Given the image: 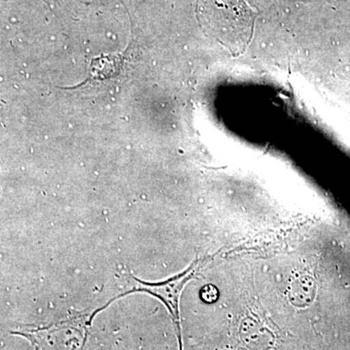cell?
<instances>
[{
    "mask_svg": "<svg viewBox=\"0 0 350 350\" xmlns=\"http://www.w3.org/2000/svg\"><path fill=\"white\" fill-rule=\"evenodd\" d=\"M119 61L116 57H100L92 63L91 73L94 77H108L116 72Z\"/></svg>",
    "mask_w": 350,
    "mask_h": 350,
    "instance_id": "cell-1",
    "label": "cell"
}]
</instances>
